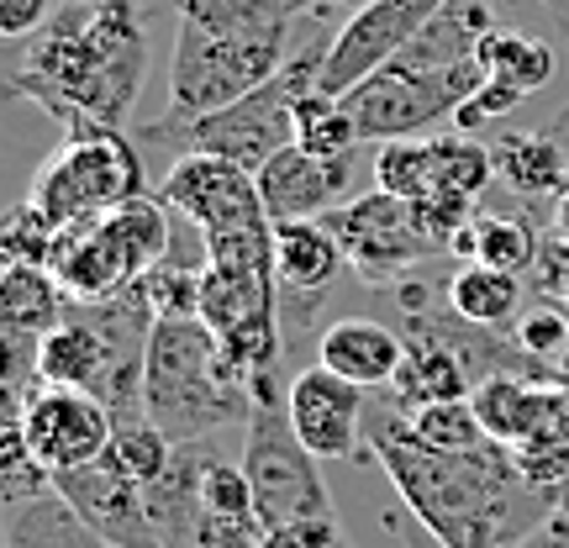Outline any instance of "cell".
Masks as SVG:
<instances>
[{
	"mask_svg": "<svg viewBox=\"0 0 569 548\" xmlns=\"http://www.w3.org/2000/svg\"><path fill=\"white\" fill-rule=\"evenodd\" d=\"M365 448L380 459L401 507L443 548H511L532 522H543L559 501L517 469L511 448L486 444L480 454L427 448L407 417L365 422Z\"/></svg>",
	"mask_w": 569,
	"mask_h": 548,
	"instance_id": "cell-1",
	"label": "cell"
},
{
	"mask_svg": "<svg viewBox=\"0 0 569 548\" xmlns=\"http://www.w3.org/2000/svg\"><path fill=\"white\" fill-rule=\"evenodd\" d=\"M142 74H148V21L138 0H90L59 6V17L27 42L11 96L38 101L69 122H132Z\"/></svg>",
	"mask_w": 569,
	"mask_h": 548,
	"instance_id": "cell-2",
	"label": "cell"
},
{
	"mask_svg": "<svg viewBox=\"0 0 569 548\" xmlns=\"http://www.w3.org/2000/svg\"><path fill=\"white\" fill-rule=\"evenodd\" d=\"M148 422L169 444H206L211 432L253 417V386L227 365L201 317H159L142 375Z\"/></svg>",
	"mask_w": 569,
	"mask_h": 548,
	"instance_id": "cell-3",
	"label": "cell"
},
{
	"mask_svg": "<svg viewBox=\"0 0 569 548\" xmlns=\"http://www.w3.org/2000/svg\"><path fill=\"white\" fill-rule=\"evenodd\" d=\"M332 38H311L306 48H296L284 69L269 84H259L253 96L211 111L201 122H148L138 127L142 148H169L174 159L180 153H217V159L243 163L248 175H259L280 148L296 142V106L322 90V59Z\"/></svg>",
	"mask_w": 569,
	"mask_h": 548,
	"instance_id": "cell-4",
	"label": "cell"
},
{
	"mask_svg": "<svg viewBox=\"0 0 569 548\" xmlns=\"http://www.w3.org/2000/svg\"><path fill=\"white\" fill-rule=\"evenodd\" d=\"M132 196H153L132 138L106 122H69L63 142L38 163L21 206H32L53 232H69V227L117 211Z\"/></svg>",
	"mask_w": 569,
	"mask_h": 548,
	"instance_id": "cell-5",
	"label": "cell"
},
{
	"mask_svg": "<svg viewBox=\"0 0 569 548\" xmlns=\"http://www.w3.org/2000/svg\"><path fill=\"white\" fill-rule=\"evenodd\" d=\"M159 259H169V206L159 196H132L96 222L69 227L48 269L74 301H106L138 285Z\"/></svg>",
	"mask_w": 569,
	"mask_h": 548,
	"instance_id": "cell-6",
	"label": "cell"
},
{
	"mask_svg": "<svg viewBox=\"0 0 569 548\" xmlns=\"http://www.w3.org/2000/svg\"><path fill=\"white\" fill-rule=\"evenodd\" d=\"M243 475H248V486H253V507L264 517V528L338 517L332 511V490L322 480V459L296 438L290 407H284V386H274V375L253 386Z\"/></svg>",
	"mask_w": 569,
	"mask_h": 548,
	"instance_id": "cell-7",
	"label": "cell"
},
{
	"mask_svg": "<svg viewBox=\"0 0 569 548\" xmlns=\"http://www.w3.org/2000/svg\"><path fill=\"white\" fill-rule=\"evenodd\" d=\"M306 48V42H301ZM296 48L264 38L206 32L196 21H174V63H169V111L159 122H201L222 106L253 96L284 69Z\"/></svg>",
	"mask_w": 569,
	"mask_h": 548,
	"instance_id": "cell-8",
	"label": "cell"
},
{
	"mask_svg": "<svg viewBox=\"0 0 569 548\" xmlns=\"http://www.w3.org/2000/svg\"><path fill=\"white\" fill-rule=\"evenodd\" d=\"M480 84H486L480 63H448V69L386 63L359 90H348L343 106L359 127V142L380 148L396 138H427V127L438 122H459V111L480 96Z\"/></svg>",
	"mask_w": 569,
	"mask_h": 548,
	"instance_id": "cell-9",
	"label": "cell"
},
{
	"mask_svg": "<svg viewBox=\"0 0 569 548\" xmlns=\"http://www.w3.org/2000/svg\"><path fill=\"white\" fill-rule=\"evenodd\" d=\"M327 222L365 285H401L411 280V269H422V259L443 253L438 238L422 227V211L390 190H369L343 211H332Z\"/></svg>",
	"mask_w": 569,
	"mask_h": 548,
	"instance_id": "cell-10",
	"label": "cell"
},
{
	"mask_svg": "<svg viewBox=\"0 0 569 548\" xmlns=\"http://www.w3.org/2000/svg\"><path fill=\"white\" fill-rule=\"evenodd\" d=\"M448 0H359L348 21L332 32L322 59V90L343 101L369 74H380L390 59H401L417 32L443 11Z\"/></svg>",
	"mask_w": 569,
	"mask_h": 548,
	"instance_id": "cell-11",
	"label": "cell"
},
{
	"mask_svg": "<svg viewBox=\"0 0 569 548\" xmlns=\"http://www.w3.org/2000/svg\"><path fill=\"white\" fill-rule=\"evenodd\" d=\"M17 427L27 448H32V459L48 475H69V469L96 465V459H106V448L117 438V417L90 390L48 386V380H38L21 396Z\"/></svg>",
	"mask_w": 569,
	"mask_h": 548,
	"instance_id": "cell-12",
	"label": "cell"
},
{
	"mask_svg": "<svg viewBox=\"0 0 569 548\" xmlns=\"http://www.w3.org/2000/svg\"><path fill=\"white\" fill-rule=\"evenodd\" d=\"M153 196L174 217H184L201 238L269 222L264 201H259V180L248 175L243 163L217 159V153H180L169 163V175L153 185Z\"/></svg>",
	"mask_w": 569,
	"mask_h": 548,
	"instance_id": "cell-13",
	"label": "cell"
},
{
	"mask_svg": "<svg viewBox=\"0 0 569 548\" xmlns=\"http://www.w3.org/2000/svg\"><path fill=\"white\" fill-rule=\"evenodd\" d=\"M365 159H375V148H353V153H332V159L306 153L296 142L280 148V153L253 175L269 222H322V217H332L338 201L348 206Z\"/></svg>",
	"mask_w": 569,
	"mask_h": 548,
	"instance_id": "cell-14",
	"label": "cell"
},
{
	"mask_svg": "<svg viewBox=\"0 0 569 548\" xmlns=\"http://www.w3.org/2000/svg\"><path fill=\"white\" fill-rule=\"evenodd\" d=\"M284 407L290 427L322 465H348L365 448V390L332 375V369L311 365L296 380H284Z\"/></svg>",
	"mask_w": 569,
	"mask_h": 548,
	"instance_id": "cell-15",
	"label": "cell"
},
{
	"mask_svg": "<svg viewBox=\"0 0 569 548\" xmlns=\"http://www.w3.org/2000/svg\"><path fill=\"white\" fill-rule=\"evenodd\" d=\"M53 490L80 511V522L106 548H163L159 528H153V511H148V490L122 465L96 459V465H84V469L53 475Z\"/></svg>",
	"mask_w": 569,
	"mask_h": 548,
	"instance_id": "cell-16",
	"label": "cell"
},
{
	"mask_svg": "<svg viewBox=\"0 0 569 548\" xmlns=\"http://www.w3.org/2000/svg\"><path fill=\"white\" fill-rule=\"evenodd\" d=\"M480 69H486V84L480 96L459 111V132H486V127L507 122L511 106H522L528 96H538L543 84L553 80V48L532 32H517V27H496L486 42H480Z\"/></svg>",
	"mask_w": 569,
	"mask_h": 548,
	"instance_id": "cell-17",
	"label": "cell"
},
{
	"mask_svg": "<svg viewBox=\"0 0 569 548\" xmlns=\"http://www.w3.org/2000/svg\"><path fill=\"white\" fill-rule=\"evenodd\" d=\"M348 253L338 243L332 222H274V285H280V311L296 322H306L322 296L332 290V280L343 275Z\"/></svg>",
	"mask_w": 569,
	"mask_h": 548,
	"instance_id": "cell-18",
	"label": "cell"
},
{
	"mask_svg": "<svg viewBox=\"0 0 569 548\" xmlns=\"http://www.w3.org/2000/svg\"><path fill=\"white\" fill-rule=\"evenodd\" d=\"M317 365L353 380L359 390L396 386V375L407 365V338L396 327L375 322V317H338V322L322 327Z\"/></svg>",
	"mask_w": 569,
	"mask_h": 548,
	"instance_id": "cell-19",
	"label": "cell"
},
{
	"mask_svg": "<svg viewBox=\"0 0 569 548\" xmlns=\"http://www.w3.org/2000/svg\"><path fill=\"white\" fill-rule=\"evenodd\" d=\"M106 375H111V348H106L101 327L90 322V317L80 311V301H74L69 306V317H63V322L38 343V380L101 396Z\"/></svg>",
	"mask_w": 569,
	"mask_h": 548,
	"instance_id": "cell-20",
	"label": "cell"
},
{
	"mask_svg": "<svg viewBox=\"0 0 569 548\" xmlns=\"http://www.w3.org/2000/svg\"><path fill=\"white\" fill-rule=\"evenodd\" d=\"M496 180H507L522 201H559L569 190V148L549 132H501L490 142Z\"/></svg>",
	"mask_w": 569,
	"mask_h": 548,
	"instance_id": "cell-21",
	"label": "cell"
},
{
	"mask_svg": "<svg viewBox=\"0 0 569 548\" xmlns=\"http://www.w3.org/2000/svg\"><path fill=\"white\" fill-rule=\"evenodd\" d=\"M74 296L63 290V280L48 265H6L0 280V322L17 338H48L53 327L69 317Z\"/></svg>",
	"mask_w": 569,
	"mask_h": 548,
	"instance_id": "cell-22",
	"label": "cell"
},
{
	"mask_svg": "<svg viewBox=\"0 0 569 548\" xmlns=\"http://www.w3.org/2000/svg\"><path fill=\"white\" fill-rule=\"evenodd\" d=\"M390 390H396L401 411H422V407H438V401H465L469 390H475V375H469V365L448 343L411 338L407 365H401Z\"/></svg>",
	"mask_w": 569,
	"mask_h": 548,
	"instance_id": "cell-23",
	"label": "cell"
},
{
	"mask_svg": "<svg viewBox=\"0 0 569 548\" xmlns=\"http://www.w3.org/2000/svg\"><path fill=\"white\" fill-rule=\"evenodd\" d=\"M443 301L475 327H501L522 311V275H507V269L490 265H459L443 280Z\"/></svg>",
	"mask_w": 569,
	"mask_h": 548,
	"instance_id": "cell-24",
	"label": "cell"
},
{
	"mask_svg": "<svg viewBox=\"0 0 569 548\" xmlns=\"http://www.w3.org/2000/svg\"><path fill=\"white\" fill-rule=\"evenodd\" d=\"M6 548H106L59 490L6 507Z\"/></svg>",
	"mask_w": 569,
	"mask_h": 548,
	"instance_id": "cell-25",
	"label": "cell"
},
{
	"mask_svg": "<svg viewBox=\"0 0 569 548\" xmlns=\"http://www.w3.org/2000/svg\"><path fill=\"white\" fill-rule=\"evenodd\" d=\"M453 253L465 265H490L507 269V275H522V269L538 259V243H532V227L522 217H501V211H475V222L459 232Z\"/></svg>",
	"mask_w": 569,
	"mask_h": 548,
	"instance_id": "cell-26",
	"label": "cell"
},
{
	"mask_svg": "<svg viewBox=\"0 0 569 548\" xmlns=\"http://www.w3.org/2000/svg\"><path fill=\"white\" fill-rule=\"evenodd\" d=\"M375 190H390L401 201H427L438 190V159H432V132L427 138H396L375 148Z\"/></svg>",
	"mask_w": 569,
	"mask_h": 548,
	"instance_id": "cell-27",
	"label": "cell"
},
{
	"mask_svg": "<svg viewBox=\"0 0 569 548\" xmlns=\"http://www.w3.org/2000/svg\"><path fill=\"white\" fill-rule=\"evenodd\" d=\"M432 159H438V190L432 196H465L480 201V190L496 180V159L490 142H480L475 132H432Z\"/></svg>",
	"mask_w": 569,
	"mask_h": 548,
	"instance_id": "cell-28",
	"label": "cell"
},
{
	"mask_svg": "<svg viewBox=\"0 0 569 548\" xmlns=\"http://www.w3.org/2000/svg\"><path fill=\"white\" fill-rule=\"evenodd\" d=\"M407 427L422 438L427 448H443V454H480L486 444H496L486 432V422L475 417V401H438V407H422V411H401Z\"/></svg>",
	"mask_w": 569,
	"mask_h": 548,
	"instance_id": "cell-29",
	"label": "cell"
},
{
	"mask_svg": "<svg viewBox=\"0 0 569 548\" xmlns=\"http://www.w3.org/2000/svg\"><path fill=\"white\" fill-rule=\"evenodd\" d=\"M296 148L306 153H353V148H365L359 142V127L348 117V106L338 96H327V90H311L301 106H296Z\"/></svg>",
	"mask_w": 569,
	"mask_h": 548,
	"instance_id": "cell-30",
	"label": "cell"
},
{
	"mask_svg": "<svg viewBox=\"0 0 569 548\" xmlns=\"http://www.w3.org/2000/svg\"><path fill=\"white\" fill-rule=\"evenodd\" d=\"M201 280H206V259L201 265L159 259L138 285L148 306H153V317H201Z\"/></svg>",
	"mask_w": 569,
	"mask_h": 548,
	"instance_id": "cell-31",
	"label": "cell"
},
{
	"mask_svg": "<svg viewBox=\"0 0 569 548\" xmlns=\"http://www.w3.org/2000/svg\"><path fill=\"white\" fill-rule=\"evenodd\" d=\"M59 6L63 0H0V38L32 42L48 21L59 17Z\"/></svg>",
	"mask_w": 569,
	"mask_h": 548,
	"instance_id": "cell-32",
	"label": "cell"
},
{
	"mask_svg": "<svg viewBox=\"0 0 569 548\" xmlns=\"http://www.w3.org/2000/svg\"><path fill=\"white\" fill-rule=\"evenodd\" d=\"M269 548H353L338 517H317V522H284L269 528Z\"/></svg>",
	"mask_w": 569,
	"mask_h": 548,
	"instance_id": "cell-33",
	"label": "cell"
},
{
	"mask_svg": "<svg viewBox=\"0 0 569 548\" xmlns=\"http://www.w3.org/2000/svg\"><path fill=\"white\" fill-rule=\"evenodd\" d=\"M511 548H569V511L553 507L543 522H532V528L522 532Z\"/></svg>",
	"mask_w": 569,
	"mask_h": 548,
	"instance_id": "cell-34",
	"label": "cell"
},
{
	"mask_svg": "<svg viewBox=\"0 0 569 548\" xmlns=\"http://www.w3.org/2000/svg\"><path fill=\"white\" fill-rule=\"evenodd\" d=\"M386 528L396 532V544H401V548H443L438 538H432V532L422 528V522H417V517H411V511H390Z\"/></svg>",
	"mask_w": 569,
	"mask_h": 548,
	"instance_id": "cell-35",
	"label": "cell"
},
{
	"mask_svg": "<svg viewBox=\"0 0 569 548\" xmlns=\"http://www.w3.org/2000/svg\"><path fill=\"white\" fill-rule=\"evenodd\" d=\"M538 6H549L553 17H559V21H565V27H569V0H538Z\"/></svg>",
	"mask_w": 569,
	"mask_h": 548,
	"instance_id": "cell-36",
	"label": "cell"
},
{
	"mask_svg": "<svg viewBox=\"0 0 569 548\" xmlns=\"http://www.w3.org/2000/svg\"><path fill=\"white\" fill-rule=\"evenodd\" d=\"M63 6H90V0H63Z\"/></svg>",
	"mask_w": 569,
	"mask_h": 548,
	"instance_id": "cell-37",
	"label": "cell"
}]
</instances>
